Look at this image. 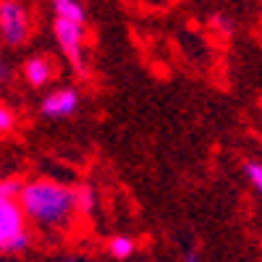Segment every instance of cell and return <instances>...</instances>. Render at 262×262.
Instances as JSON below:
<instances>
[{"mask_svg":"<svg viewBox=\"0 0 262 262\" xmlns=\"http://www.w3.org/2000/svg\"><path fill=\"white\" fill-rule=\"evenodd\" d=\"M18 189H21V184H18V181H13V179L0 181V196H16V194H18Z\"/></svg>","mask_w":262,"mask_h":262,"instance_id":"cell-13","label":"cell"},{"mask_svg":"<svg viewBox=\"0 0 262 262\" xmlns=\"http://www.w3.org/2000/svg\"><path fill=\"white\" fill-rule=\"evenodd\" d=\"M53 32H55L60 53L69 58L71 66L81 74L84 71V24L69 21V18H55Z\"/></svg>","mask_w":262,"mask_h":262,"instance_id":"cell-4","label":"cell"},{"mask_svg":"<svg viewBox=\"0 0 262 262\" xmlns=\"http://www.w3.org/2000/svg\"><path fill=\"white\" fill-rule=\"evenodd\" d=\"M215 27L221 29L223 34H231V32H233V24H231V21H228L226 16H215Z\"/></svg>","mask_w":262,"mask_h":262,"instance_id":"cell-14","label":"cell"},{"mask_svg":"<svg viewBox=\"0 0 262 262\" xmlns=\"http://www.w3.org/2000/svg\"><path fill=\"white\" fill-rule=\"evenodd\" d=\"M13 123H16L13 111H11V107H6V105H0V131H11Z\"/></svg>","mask_w":262,"mask_h":262,"instance_id":"cell-11","label":"cell"},{"mask_svg":"<svg viewBox=\"0 0 262 262\" xmlns=\"http://www.w3.org/2000/svg\"><path fill=\"white\" fill-rule=\"evenodd\" d=\"M29 37V13L18 0H0V39L8 48L24 45Z\"/></svg>","mask_w":262,"mask_h":262,"instance_id":"cell-3","label":"cell"},{"mask_svg":"<svg viewBox=\"0 0 262 262\" xmlns=\"http://www.w3.org/2000/svg\"><path fill=\"white\" fill-rule=\"evenodd\" d=\"M111 254L116 259H128L131 254H134V242H131L128 236H116L111 242Z\"/></svg>","mask_w":262,"mask_h":262,"instance_id":"cell-8","label":"cell"},{"mask_svg":"<svg viewBox=\"0 0 262 262\" xmlns=\"http://www.w3.org/2000/svg\"><path fill=\"white\" fill-rule=\"evenodd\" d=\"M29 247L27 215L16 196H0V252H24Z\"/></svg>","mask_w":262,"mask_h":262,"instance_id":"cell-2","label":"cell"},{"mask_svg":"<svg viewBox=\"0 0 262 262\" xmlns=\"http://www.w3.org/2000/svg\"><path fill=\"white\" fill-rule=\"evenodd\" d=\"M66 262H84V259H66Z\"/></svg>","mask_w":262,"mask_h":262,"instance_id":"cell-16","label":"cell"},{"mask_svg":"<svg viewBox=\"0 0 262 262\" xmlns=\"http://www.w3.org/2000/svg\"><path fill=\"white\" fill-rule=\"evenodd\" d=\"M74 194H76V210L92 212V207H95V194H92V189H90V186H81V189L74 191Z\"/></svg>","mask_w":262,"mask_h":262,"instance_id":"cell-10","label":"cell"},{"mask_svg":"<svg viewBox=\"0 0 262 262\" xmlns=\"http://www.w3.org/2000/svg\"><path fill=\"white\" fill-rule=\"evenodd\" d=\"M244 176H247V181L252 184V189H262V165L257 163V160H249L247 165H244Z\"/></svg>","mask_w":262,"mask_h":262,"instance_id":"cell-9","label":"cell"},{"mask_svg":"<svg viewBox=\"0 0 262 262\" xmlns=\"http://www.w3.org/2000/svg\"><path fill=\"white\" fill-rule=\"evenodd\" d=\"M181 262H202V257H200V252H194V249H189L186 254H184V259Z\"/></svg>","mask_w":262,"mask_h":262,"instance_id":"cell-15","label":"cell"},{"mask_svg":"<svg viewBox=\"0 0 262 262\" xmlns=\"http://www.w3.org/2000/svg\"><path fill=\"white\" fill-rule=\"evenodd\" d=\"M53 11L55 18H69V21H79V24L86 21V8L79 0H53Z\"/></svg>","mask_w":262,"mask_h":262,"instance_id":"cell-7","label":"cell"},{"mask_svg":"<svg viewBox=\"0 0 262 262\" xmlns=\"http://www.w3.org/2000/svg\"><path fill=\"white\" fill-rule=\"evenodd\" d=\"M79 92L71 90V86H60V90H53L45 100H42V116L45 118H69L79 111Z\"/></svg>","mask_w":262,"mask_h":262,"instance_id":"cell-5","label":"cell"},{"mask_svg":"<svg viewBox=\"0 0 262 262\" xmlns=\"http://www.w3.org/2000/svg\"><path fill=\"white\" fill-rule=\"evenodd\" d=\"M13 79V69H11V63L0 55V86H6L8 81Z\"/></svg>","mask_w":262,"mask_h":262,"instance_id":"cell-12","label":"cell"},{"mask_svg":"<svg viewBox=\"0 0 262 262\" xmlns=\"http://www.w3.org/2000/svg\"><path fill=\"white\" fill-rule=\"evenodd\" d=\"M53 76H55V66L45 55H34L24 63V79L29 81V86H34V90L48 86L53 81Z\"/></svg>","mask_w":262,"mask_h":262,"instance_id":"cell-6","label":"cell"},{"mask_svg":"<svg viewBox=\"0 0 262 262\" xmlns=\"http://www.w3.org/2000/svg\"><path fill=\"white\" fill-rule=\"evenodd\" d=\"M18 205L29 221L45 228H63L71 223L76 212V194L74 189L63 186L58 181L37 179L29 184H21L18 189Z\"/></svg>","mask_w":262,"mask_h":262,"instance_id":"cell-1","label":"cell"}]
</instances>
